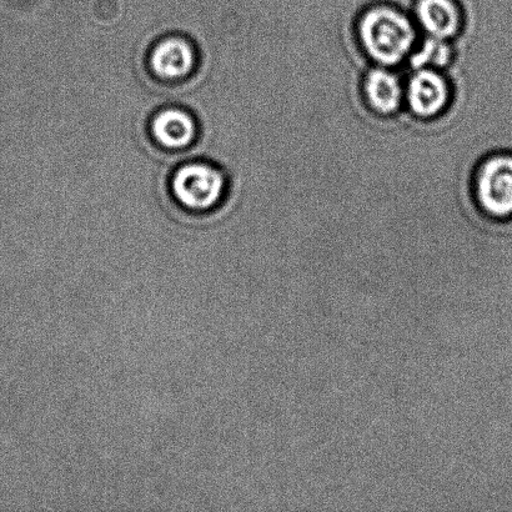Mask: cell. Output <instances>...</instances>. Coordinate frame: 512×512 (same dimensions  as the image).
Wrapping results in <instances>:
<instances>
[{
  "instance_id": "6da1fadb",
  "label": "cell",
  "mask_w": 512,
  "mask_h": 512,
  "mask_svg": "<svg viewBox=\"0 0 512 512\" xmlns=\"http://www.w3.org/2000/svg\"><path fill=\"white\" fill-rule=\"evenodd\" d=\"M363 52L375 65L393 68L409 59L418 44L414 18L389 4H376L360 14L356 24Z\"/></svg>"
},
{
  "instance_id": "7a4b0ae2",
  "label": "cell",
  "mask_w": 512,
  "mask_h": 512,
  "mask_svg": "<svg viewBox=\"0 0 512 512\" xmlns=\"http://www.w3.org/2000/svg\"><path fill=\"white\" fill-rule=\"evenodd\" d=\"M173 193L184 208L207 212L222 198L225 182L218 169L208 164L184 165L173 178Z\"/></svg>"
},
{
  "instance_id": "3957f363",
  "label": "cell",
  "mask_w": 512,
  "mask_h": 512,
  "mask_svg": "<svg viewBox=\"0 0 512 512\" xmlns=\"http://www.w3.org/2000/svg\"><path fill=\"white\" fill-rule=\"evenodd\" d=\"M476 202L493 217L512 213V157L498 155L481 163L475 174Z\"/></svg>"
},
{
  "instance_id": "277c9868",
  "label": "cell",
  "mask_w": 512,
  "mask_h": 512,
  "mask_svg": "<svg viewBox=\"0 0 512 512\" xmlns=\"http://www.w3.org/2000/svg\"><path fill=\"white\" fill-rule=\"evenodd\" d=\"M451 85L438 69H413L405 83V104L419 119H434L449 108Z\"/></svg>"
},
{
  "instance_id": "5b68a950",
  "label": "cell",
  "mask_w": 512,
  "mask_h": 512,
  "mask_svg": "<svg viewBox=\"0 0 512 512\" xmlns=\"http://www.w3.org/2000/svg\"><path fill=\"white\" fill-rule=\"evenodd\" d=\"M363 97L371 112L390 117L405 104V83L389 67L374 65L365 73Z\"/></svg>"
},
{
  "instance_id": "8992f818",
  "label": "cell",
  "mask_w": 512,
  "mask_h": 512,
  "mask_svg": "<svg viewBox=\"0 0 512 512\" xmlns=\"http://www.w3.org/2000/svg\"><path fill=\"white\" fill-rule=\"evenodd\" d=\"M414 20L426 37L451 42L463 28V10L458 0H416Z\"/></svg>"
},
{
  "instance_id": "52a82bcc",
  "label": "cell",
  "mask_w": 512,
  "mask_h": 512,
  "mask_svg": "<svg viewBox=\"0 0 512 512\" xmlns=\"http://www.w3.org/2000/svg\"><path fill=\"white\" fill-rule=\"evenodd\" d=\"M150 65L162 79L184 78L194 67V52L185 40L165 39L154 48Z\"/></svg>"
},
{
  "instance_id": "ba28073f",
  "label": "cell",
  "mask_w": 512,
  "mask_h": 512,
  "mask_svg": "<svg viewBox=\"0 0 512 512\" xmlns=\"http://www.w3.org/2000/svg\"><path fill=\"white\" fill-rule=\"evenodd\" d=\"M154 138L165 148L179 149L192 143L195 135L194 120L179 109H167L154 118Z\"/></svg>"
},
{
  "instance_id": "9c48e42d",
  "label": "cell",
  "mask_w": 512,
  "mask_h": 512,
  "mask_svg": "<svg viewBox=\"0 0 512 512\" xmlns=\"http://www.w3.org/2000/svg\"><path fill=\"white\" fill-rule=\"evenodd\" d=\"M453 58V48L448 40L426 37L416 44L409 60L413 69H443Z\"/></svg>"
}]
</instances>
